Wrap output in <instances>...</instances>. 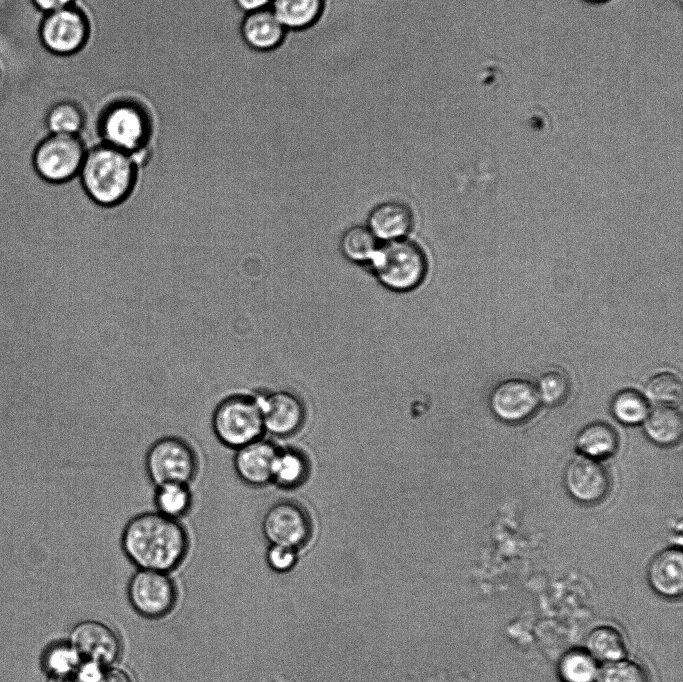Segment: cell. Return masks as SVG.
<instances>
[{"label": "cell", "instance_id": "1", "mask_svg": "<svg viewBox=\"0 0 683 682\" xmlns=\"http://www.w3.org/2000/svg\"><path fill=\"white\" fill-rule=\"evenodd\" d=\"M120 543L124 555L137 569L169 573L184 561L190 540L180 520L152 510L126 522Z\"/></svg>", "mask_w": 683, "mask_h": 682}, {"label": "cell", "instance_id": "2", "mask_svg": "<svg viewBox=\"0 0 683 682\" xmlns=\"http://www.w3.org/2000/svg\"><path fill=\"white\" fill-rule=\"evenodd\" d=\"M139 159L100 142L87 149L78 175L81 187L95 204L111 208L126 201L135 189Z\"/></svg>", "mask_w": 683, "mask_h": 682}, {"label": "cell", "instance_id": "3", "mask_svg": "<svg viewBox=\"0 0 683 682\" xmlns=\"http://www.w3.org/2000/svg\"><path fill=\"white\" fill-rule=\"evenodd\" d=\"M100 142L139 159L151 142L153 120L144 103L134 97H117L103 106L96 122Z\"/></svg>", "mask_w": 683, "mask_h": 682}, {"label": "cell", "instance_id": "4", "mask_svg": "<svg viewBox=\"0 0 683 682\" xmlns=\"http://www.w3.org/2000/svg\"><path fill=\"white\" fill-rule=\"evenodd\" d=\"M211 428L218 442L234 451L261 439L265 430L257 398L244 393L225 396L212 412Z\"/></svg>", "mask_w": 683, "mask_h": 682}, {"label": "cell", "instance_id": "5", "mask_svg": "<svg viewBox=\"0 0 683 682\" xmlns=\"http://www.w3.org/2000/svg\"><path fill=\"white\" fill-rule=\"evenodd\" d=\"M87 149L81 136L49 133L35 145L32 166L43 181L67 184L78 177Z\"/></svg>", "mask_w": 683, "mask_h": 682}, {"label": "cell", "instance_id": "6", "mask_svg": "<svg viewBox=\"0 0 683 682\" xmlns=\"http://www.w3.org/2000/svg\"><path fill=\"white\" fill-rule=\"evenodd\" d=\"M372 263L381 284L396 292H407L419 286L427 271L422 249L404 239L387 242L377 250Z\"/></svg>", "mask_w": 683, "mask_h": 682}, {"label": "cell", "instance_id": "7", "mask_svg": "<svg viewBox=\"0 0 683 682\" xmlns=\"http://www.w3.org/2000/svg\"><path fill=\"white\" fill-rule=\"evenodd\" d=\"M145 471L154 485L178 482L191 485L199 472V457L184 438L166 435L156 439L145 454Z\"/></svg>", "mask_w": 683, "mask_h": 682}, {"label": "cell", "instance_id": "8", "mask_svg": "<svg viewBox=\"0 0 683 682\" xmlns=\"http://www.w3.org/2000/svg\"><path fill=\"white\" fill-rule=\"evenodd\" d=\"M92 25L89 15L77 3L46 13L39 26L43 47L53 55L78 54L89 43Z\"/></svg>", "mask_w": 683, "mask_h": 682}, {"label": "cell", "instance_id": "9", "mask_svg": "<svg viewBox=\"0 0 683 682\" xmlns=\"http://www.w3.org/2000/svg\"><path fill=\"white\" fill-rule=\"evenodd\" d=\"M127 598L139 616L157 620L172 612L178 594L168 573L137 569L128 581Z\"/></svg>", "mask_w": 683, "mask_h": 682}, {"label": "cell", "instance_id": "10", "mask_svg": "<svg viewBox=\"0 0 683 682\" xmlns=\"http://www.w3.org/2000/svg\"><path fill=\"white\" fill-rule=\"evenodd\" d=\"M262 530L271 545L296 549L305 544L310 536L307 514L291 502H279L264 515Z\"/></svg>", "mask_w": 683, "mask_h": 682}, {"label": "cell", "instance_id": "11", "mask_svg": "<svg viewBox=\"0 0 683 682\" xmlns=\"http://www.w3.org/2000/svg\"><path fill=\"white\" fill-rule=\"evenodd\" d=\"M70 644L85 660H93L106 666L113 665L122 652L117 633L107 624L94 620H82L70 632Z\"/></svg>", "mask_w": 683, "mask_h": 682}, {"label": "cell", "instance_id": "12", "mask_svg": "<svg viewBox=\"0 0 683 682\" xmlns=\"http://www.w3.org/2000/svg\"><path fill=\"white\" fill-rule=\"evenodd\" d=\"M540 403L536 387L520 378L498 384L490 395V407L502 421L520 423L531 418Z\"/></svg>", "mask_w": 683, "mask_h": 682}, {"label": "cell", "instance_id": "13", "mask_svg": "<svg viewBox=\"0 0 683 682\" xmlns=\"http://www.w3.org/2000/svg\"><path fill=\"white\" fill-rule=\"evenodd\" d=\"M564 482L572 498L583 504L602 501L610 489V477L606 469L598 460L583 455L568 464Z\"/></svg>", "mask_w": 683, "mask_h": 682}, {"label": "cell", "instance_id": "14", "mask_svg": "<svg viewBox=\"0 0 683 682\" xmlns=\"http://www.w3.org/2000/svg\"><path fill=\"white\" fill-rule=\"evenodd\" d=\"M261 409L264 430L277 436L296 432L304 421L301 401L288 392L279 391L256 396Z\"/></svg>", "mask_w": 683, "mask_h": 682}, {"label": "cell", "instance_id": "15", "mask_svg": "<svg viewBox=\"0 0 683 682\" xmlns=\"http://www.w3.org/2000/svg\"><path fill=\"white\" fill-rule=\"evenodd\" d=\"M278 451L264 440L258 439L235 450L233 468L246 485L258 487L272 481Z\"/></svg>", "mask_w": 683, "mask_h": 682}, {"label": "cell", "instance_id": "16", "mask_svg": "<svg viewBox=\"0 0 683 682\" xmlns=\"http://www.w3.org/2000/svg\"><path fill=\"white\" fill-rule=\"evenodd\" d=\"M287 30L270 8L244 14L239 24V35L251 50L264 53L277 49Z\"/></svg>", "mask_w": 683, "mask_h": 682}, {"label": "cell", "instance_id": "17", "mask_svg": "<svg viewBox=\"0 0 683 682\" xmlns=\"http://www.w3.org/2000/svg\"><path fill=\"white\" fill-rule=\"evenodd\" d=\"M651 589L665 599H678L683 592V553L670 547L658 553L647 569Z\"/></svg>", "mask_w": 683, "mask_h": 682}, {"label": "cell", "instance_id": "18", "mask_svg": "<svg viewBox=\"0 0 683 682\" xmlns=\"http://www.w3.org/2000/svg\"><path fill=\"white\" fill-rule=\"evenodd\" d=\"M410 209L399 202H385L375 207L369 216V229L378 239H403L412 227Z\"/></svg>", "mask_w": 683, "mask_h": 682}, {"label": "cell", "instance_id": "19", "mask_svg": "<svg viewBox=\"0 0 683 682\" xmlns=\"http://www.w3.org/2000/svg\"><path fill=\"white\" fill-rule=\"evenodd\" d=\"M325 0H272L270 9L286 30L302 31L320 19Z\"/></svg>", "mask_w": 683, "mask_h": 682}, {"label": "cell", "instance_id": "20", "mask_svg": "<svg viewBox=\"0 0 683 682\" xmlns=\"http://www.w3.org/2000/svg\"><path fill=\"white\" fill-rule=\"evenodd\" d=\"M643 422L646 435L656 444L673 445L682 436V416L674 405H657Z\"/></svg>", "mask_w": 683, "mask_h": 682}, {"label": "cell", "instance_id": "21", "mask_svg": "<svg viewBox=\"0 0 683 682\" xmlns=\"http://www.w3.org/2000/svg\"><path fill=\"white\" fill-rule=\"evenodd\" d=\"M618 445L619 439L615 429L600 421L586 425L576 437V447L580 454L594 460L612 456Z\"/></svg>", "mask_w": 683, "mask_h": 682}, {"label": "cell", "instance_id": "22", "mask_svg": "<svg viewBox=\"0 0 683 682\" xmlns=\"http://www.w3.org/2000/svg\"><path fill=\"white\" fill-rule=\"evenodd\" d=\"M154 510L175 520H182L193 508L191 485L178 482L154 486Z\"/></svg>", "mask_w": 683, "mask_h": 682}, {"label": "cell", "instance_id": "23", "mask_svg": "<svg viewBox=\"0 0 683 682\" xmlns=\"http://www.w3.org/2000/svg\"><path fill=\"white\" fill-rule=\"evenodd\" d=\"M87 115L81 104L64 100L55 103L47 112L45 124L51 134L81 136Z\"/></svg>", "mask_w": 683, "mask_h": 682}, {"label": "cell", "instance_id": "24", "mask_svg": "<svg viewBox=\"0 0 683 682\" xmlns=\"http://www.w3.org/2000/svg\"><path fill=\"white\" fill-rule=\"evenodd\" d=\"M587 651L597 662L610 664L624 659L626 644L616 628L604 625L594 628L589 633Z\"/></svg>", "mask_w": 683, "mask_h": 682}, {"label": "cell", "instance_id": "25", "mask_svg": "<svg viewBox=\"0 0 683 682\" xmlns=\"http://www.w3.org/2000/svg\"><path fill=\"white\" fill-rule=\"evenodd\" d=\"M558 674L562 682H596L598 662L587 650L572 649L560 659Z\"/></svg>", "mask_w": 683, "mask_h": 682}, {"label": "cell", "instance_id": "26", "mask_svg": "<svg viewBox=\"0 0 683 682\" xmlns=\"http://www.w3.org/2000/svg\"><path fill=\"white\" fill-rule=\"evenodd\" d=\"M611 411L621 423L636 425L645 420L649 407L645 396L633 389H625L614 396Z\"/></svg>", "mask_w": 683, "mask_h": 682}, {"label": "cell", "instance_id": "27", "mask_svg": "<svg viewBox=\"0 0 683 682\" xmlns=\"http://www.w3.org/2000/svg\"><path fill=\"white\" fill-rule=\"evenodd\" d=\"M376 239L369 228L352 227L344 233L341 239L342 253L353 262L370 261L378 250Z\"/></svg>", "mask_w": 683, "mask_h": 682}, {"label": "cell", "instance_id": "28", "mask_svg": "<svg viewBox=\"0 0 683 682\" xmlns=\"http://www.w3.org/2000/svg\"><path fill=\"white\" fill-rule=\"evenodd\" d=\"M645 396L657 405H674L682 397L681 381L671 372L656 374L646 383Z\"/></svg>", "mask_w": 683, "mask_h": 682}, {"label": "cell", "instance_id": "29", "mask_svg": "<svg viewBox=\"0 0 683 682\" xmlns=\"http://www.w3.org/2000/svg\"><path fill=\"white\" fill-rule=\"evenodd\" d=\"M306 469V461L298 453L293 451L278 452L272 480L283 486H294L303 481L306 476Z\"/></svg>", "mask_w": 683, "mask_h": 682}, {"label": "cell", "instance_id": "30", "mask_svg": "<svg viewBox=\"0 0 683 682\" xmlns=\"http://www.w3.org/2000/svg\"><path fill=\"white\" fill-rule=\"evenodd\" d=\"M539 399L548 405L564 402L570 393V381L561 371L550 370L544 373L536 388Z\"/></svg>", "mask_w": 683, "mask_h": 682}, {"label": "cell", "instance_id": "31", "mask_svg": "<svg viewBox=\"0 0 683 682\" xmlns=\"http://www.w3.org/2000/svg\"><path fill=\"white\" fill-rule=\"evenodd\" d=\"M596 682H650L647 672L639 664L620 660L607 664L599 672Z\"/></svg>", "mask_w": 683, "mask_h": 682}, {"label": "cell", "instance_id": "32", "mask_svg": "<svg viewBox=\"0 0 683 682\" xmlns=\"http://www.w3.org/2000/svg\"><path fill=\"white\" fill-rule=\"evenodd\" d=\"M81 661L70 642L55 645L47 654V666L53 676L73 675Z\"/></svg>", "mask_w": 683, "mask_h": 682}, {"label": "cell", "instance_id": "33", "mask_svg": "<svg viewBox=\"0 0 683 682\" xmlns=\"http://www.w3.org/2000/svg\"><path fill=\"white\" fill-rule=\"evenodd\" d=\"M295 559L294 549L278 545H271L266 555L268 565L277 572L288 571L294 565Z\"/></svg>", "mask_w": 683, "mask_h": 682}, {"label": "cell", "instance_id": "34", "mask_svg": "<svg viewBox=\"0 0 683 682\" xmlns=\"http://www.w3.org/2000/svg\"><path fill=\"white\" fill-rule=\"evenodd\" d=\"M109 666L82 659L73 676L77 682H103Z\"/></svg>", "mask_w": 683, "mask_h": 682}, {"label": "cell", "instance_id": "35", "mask_svg": "<svg viewBox=\"0 0 683 682\" xmlns=\"http://www.w3.org/2000/svg\"><path fill=\"white\" fill-rule=\"evenodd\" d=\"M232 2L241 13L247 14L270 8L272 0H232Z\"/></svg>", "mask_w": 683, "mask_h": 682}, {"label": "cell", "instance_id": "36", "mask_svg": "<svg viewBox=\"0 0 683 682\" xmlns=\"http://www.w3.org/2000/svg\"><path fill=\"white\" fill-rule=\"evenodd\" d=\"M34 7L44 14L76 4L77 0H31Z\"/></svg>", "mask_w": 683, "mask_h": 682}, {"label": "cell", "instance_id": "37", "mask_svg": "<svg viewBox=\"0 0 683 682\" xmlns=\"http://www.w3.org/2000/svg\"><path fill=\"white\" fill-rule=\"evenodd\" d=\"M103 682H135L132 675L123 668L109 666Z\"/></svg>", "mask_w": 683, "mask_h": 682}, {"label": "cell", "instance_id": "38", "mask_svg": "<svg viewBox=\"0 0 683 682\" xmlns=\"http://www.w3.org/2000/svg\"><path fill=\"white\" fill-rule=\"evenodd\" d=\"M50 682H77L73 675L52 676Z\"/></svg>", "mask_w": 683, "mask_h": 682}, {"label": "cell", "instance_id": "39", "mask_svg": "<svg viewBox=\"0 0 683 682\" xmlns=\"http://www.w3.org/2000/svg\"><path fill=\"white\" fill-rule=\"evenodd\" d=\"M582 1H584L585 3L591 4V5H601V4L607 3L611 0H582Z\"/></svg>", "mask_w": 683, "mask_h": 682}]
</instances>
